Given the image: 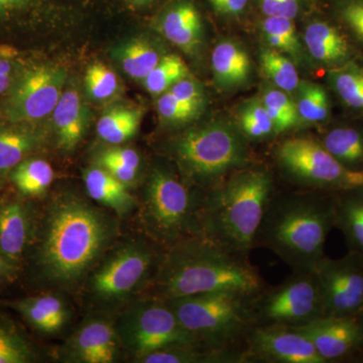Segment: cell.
<instances>
[{"label": "cell", "instance_id": "74e56055", "mask_svg": "<svg viewBox=\"0 0 363 363\" xmlns=\"http://www.w3.org/2000/svg\"><path fill=\"white\" fill-rule=\"evenodd\" d=\"M86 89L95 100L109 99L118 88L116 74L104 64L95 62L88 67L85 75Z\"/></svg>", "mask_w": 363, "mask_h": 363}, {"label": "cell", "instance_id": "5b68a950", "mask_svg": "<svg viewBox=\"0 0 363 363\" xmlns=\"http://www.w3.org/2000/svg\"><path fill=\"white\" fill-rule=\"evenodd\" d=\"M204 191L192 186L171 169L156 167L150 172L138 217L145 236L164 250L182 241L204 238L201 221Z\"/></svg>", "mask_w": 363, "mask_h": 363}, {"label": "cell", "instance_id": "b9f144b4", "mask_svg": "<svg viewBox=\"0 0 363 363\" xmlns=\"http://www.w3.org/2000/svg\"><path fill=\"white\" fill-rule=\"evenodd\" d=\"M16 55L9 47H0V95L14 85L16 80Z\"/></svg>", "mask_w": 363, "mask_h": 363}, {"label": "cell", "instance_id": "1f68e13d", "mask_svg": "<svg viewBox=\"0 0 363 363\" xmlns=\"http://www.w3.org/2000/svg\"><path fill=\"white\" fill-rule=\"evenodd\" d=\"M262 32L272 49L300 58L302 45L298 42L293 20L285 16H267L262 21Z\"/></svg>", "mask_w": 363, "mask_h": 363}, {"label": "cell", "instance_id": "7bdbcfd3", "mask_svg": "<svg viewBox=\"0 0 363 363\" xmlns=\"http://www.w3.org/2000/svg\"><path fill=\"white\" fill-rule=\"evenodd\" d=\"M340 13L344 23L363 40V0H348L341 7Z\"/></svg>", "mask_w": 363, "mask_h": 363}, {"label": "cell", "instance_id": "f1b7e54d", "mask_svg": "<svg viewBox=\"0 0 363 363\" xmlns=\"http://www.w3.org/2000/svg\"><path fill=\"white\" fill-rule=\"evenodd\" d=\"M118 58L123 71L135 80L143 81L162 59L159 51L147 40L135 39L119 49Z\"/></svg>", "mask_w": 363, "mask_h": 363}, {"label": "cell", "instance_id": "f35d334b", "mask_svg": "<svg viewBox=\"0 0 363 363\" xmlns=\"http://www.w3.org/2000/svg\"><path fill=\"white\" fill-rule=\"evenodd\" d=\"M157 109L164 121L171 123H187L198 116L199 111L184 104L169 91L162 93L157 101Z\"/></svg>", "mask_w": 363, "mask_h": 363}, {"label": "cell", "instance_id": "d590c367", "mask_svg": "<svg viewBox=\"0 0 363 363\" xmlns=\"http://www.w3.org/2000/svg\"><path fill=\"white\" fill-rule=\"evenodd\" d=\"M297 111L300 119L307 123H320L329 114L328 96L323 88L312 82H300L297 88Z\"/></svg>", "mask_w": 363, "mask_h": 363}, {"label": "cell", "instance_id": "8992f818", "mask_svg": "<svg viewBox=\"0 0 363 363\" xmlns=\"http://www.w3.org/2000/svg\"><path fill=\"white\" fill-rule=\"evenodd\" d=\"M164 253L147 238L114 243L86 278V300L100 311L123 309L149 286Z\"/></svg>", "mask_w": 363, "mask_h": 363}, {"label": "cell", "instance_id": "7402d4cb", "mask_svg": "<svg viewBox=\"0 0 363 363\" xmlns=\"http://www.w3.org/2000/svg\"><path fill=\"white\" fill-rule=\"evenodd\" d=\"M335 228L342 233L348 250L363 257V186L335 192Z\"/></svg>", "mask_w": 363, "mask_h": 363}, {"label": "cell", "instance_id": "f546056e", "mask_svg": "<svg viewBox=\"0 0 363 363\" xmlns=\"http://www.w3.org/2000/svg\"><path fill=\"white\" fill-rule=\"evenodd\" d=\"M332 87L345 105L363 111V68L353 63H344L329 73Z\"/></svg>", "mask_w": 363, "mask_h": 363}, {"label": "cell", "instance_id": "4fadbf2b", "mask_svg": "<svg viewBox=\"0 0 363 363\" xmlns=\"http://www.w3.org/2000/svg\"><path fill=\"white\" fill-rule=\"evenodd\" d=\"M66 72L56 67H38L13 85L7 116L13 123H33L52 113L63 94Z\"/></svg>", "mask_w": 363, "mask_h": 363}, {"label": "cell", "instance_id": "2e32d148", "mask_svg": "<svg viewBox=\"0 0 363 363\" xmlns=\"http://www.w3.org/2000/svg\"><path fill=\"white\" fill-rule=\"evenodd\" d=\"M295 329L311 340L325 363L363 362L359 317L324 316Z\"/></svg>", "mask_w": 363, "mask_h": 363}, {"label": "cell", "instance_id": "83f0119b", "mask_svg": "<svg viewBox=\"0 0 363 363\" xmlns=\"http://www.w3.org/2000/svg\"><path fill=\"white\" fill-rule=\"evenodd\" d=\"M143 114V111L138 108L111 109L98 121V135L104 142L112 145L128 142L138 133Z\"/></svg>", "mask_w": 363, "mask_h": 363}, {"label": "cell", "instance_id": "60d3db41", "mask_svg": "<svg viewBox=\"0 0 363 363\" xmlns=\"http://www.w3.org/2000/svg\"><path fill=\"white\" fill-rule=\"evenodd\" d=\"M104 162H116L124 164L130 168L138 169L140 168V157L136 150L130 147H111L100 152L97 157V164Z\"/></svg>", "mask_w": 363, "mask_h": 363}, {"label": "cell", "instance_id": "836d02e7", "mask_svg": "<svg viewBox=\"0 0 363 363\" xmlns=\"http://www.w3.org/2000/svg\"><path fill=\"white\" fill-rule=\"evenodd\" d=\"M190 76L185 62L178 55L162 57L154 70L143 80L145 89L152 95H162L183 78Z\"/></svg>", "mask_w": 363, "mask_h": 363}, {"label": "cell", "instance_id": "52a82bcc", "mask_svg": "<svg viewBox=\"0 0 363 363\" xmlns=\"http://www.w3.org/2000/svg\"><path fill=\"white\" fill-rule=\"evenodd\" d=\"M171 152L184 180L202 191L214 188L252 162L242 135L222 123L185 131L173 140Z\"/></svg>", "mask_w": 363, "mask_h": 363}, {"label": "cell", "instance_id": "8fae6325", "mask_svg": "<svg viewBox=\"0 0 363 363\" xmlns=\"http://www.w3.org/2000/svg\"><path fill=\"white\" fill-rule=\"evenodd\" d=\"M279 169L298 185L318 191L347 188L348 171L320 140L306 136L288 138L274 150Z\"/></svg>", "mask_w": 363, "mask_h": 363}, {"label": "cell", "instance_id": "603a6c76", "mask_svg": "<svg viewBox=\"0 0 363 363\" xmlns=\"http://www.w3.org/2000/svg\"><path fill=\"white\" fill-rule=\"evenodd\" d=\"M304 42L313 58L327 65H341L350 55L345 37L325 21L310 23L305 30Z\"/></svg>", "mask_w": 363, "mask_h": 363}, {"label": "cell", "instance_id": "ba28073f", "mask_svg": "<svg viewBox=\"0 0 363 363\" xmlns=\"http://www.w3.org/2000/svg\"><path fill=\"white\" fill-rule=\"evenodd\" d=\"M253 296L225 291L164 302L205 350L245 351L255 327Z\"/></svg>", "mask_w": 363, "mask_h": 363}, {"label": "cell", "instance_id": "e0dca14e", "mask_svg": "<svg viewBox=\"0 0 363 363\" xmlns=\"http://www.w3.org/2000/svg\"><path fill=\"white\" fill-rule=\"evenodd\" d=\"M121 346L114 322L93 317L86 320L69 339L66 353L74 362L112 363Z\"/></svg>", "mask_w": 363, "mask_h": 363}, {"label": "cell", "instance_id": "c3c4849f", "mask_svg": "<svg viewBox=\"0 0 363 363\" xmlns=\"http://www.w3.org/2000/svg\"><path fill=\"white\" fill-rule=\"evenodd\" d=\"M131 2L136 4V6H143V4H149L152 0H130Z\"/></svg>", "mask_w": 363, "mask_h": 363}, {"label": "cell", "instance_id": "d4e9b609", "mask_svg": "<svg viewBox=\"0 0 363 363\" xmlns=\"http://www.w3.org/2000/svg\"><path fill=\"white\" fill-rule=\"evenodd\" d=\"M54 169L49 162L26 157L9 173L14 191L28 199L44 196L54 181Z\"/></svg>", "mask_w": 363, "mask_h": 363}, {"label": "cell", "instance_id": "7dc6e473", "mask_svg": "<svg viewBox=\"0 0 363 363\" xmlns=\"http://www.w3.org/2000/svg\"><path fill=\"white\" fill-rule=\"evenodd\" d=\"M353 186H363V171H348L347 187H353Z\"/></svg>", "mask_w": 363, "mask_h": 363}, {"label": "cell", "instance_id": "d6a6232c", "mask_svg": "<svg viewBox=\"0 0 363 363\" xmlns=\"http://www.w3.org/2000/svg\"><path fill=\"white\" fill-rule=\"evenodd\" d=\"M35 359L30 341L14 324L0 318V363H30Z\"/></svg>", "mask_w": 363, "mask_h": 363}, {"label": "cell", "instance_id": "f6af8a7d", "mask_svg": "<svg viewBox=\"0 0 363 363\" xmlns=\"http://www.w3.org/2000/svg\"><path fill=\"white\" fill-rule=\"evenodd\" d=\"M217 13L236 16L245 11L247 0H210Z\"/></svg>", "mask_w": 363, "mask_h": 363}, {"label": "cell", "instance_id": "5bb4252c", "mask_svg": "<svg viewBox=\"0 0 363 363\" xmlns=\"http://www.w3.org/2000/svg\"><path fill=\"white\" fill-rule=\"evenodd\" d=\"M245 353L247 363H325L311 340L290 327H253Z\"/></svg>", "mask_w": 363, "mask_h": 363}, {"label": "cell", "instance_id": "7a4b0ae2", "mask_svg": "<svg viewBox=\"0 0 363 363\" xmlns=\"http://www.w3.org/2000/svg\"><path fill=\"white\" fill-rule=\"evenodd\" d=\"M267 286L250 259L196 238L164 250L143 297L169 301L225 291L257 295Z\"/></svg>", "mask_w": 363, "mask_h": 363}, {"label": "cell", "instance_id": "4316f807", "mask_svg": "<svg viewBox=\"0 0 363 363\" xmlns=\"http://www.w3.org/2000/svg\"><path fill=\"white\" fill-rule=\"evenodd\" d=\"M42 143L40 136L18 128H0V180L28 157Z\"/></svg>", "mask_w": 363, "mask_h": 363}, {"label": "cell", "instance_id": "ee69618b", "mask_svg": "<svg viewBox=\"0 0 363 363\" xmlns=\"http://www.w3.org/2000/svg\"><path fill=\"white\" fill-rule=\"evenodd\" d=\"M267 16H285L294 20L298 11V0H260Z\"/></svg>", "mask_w": 363, "mask_h": 363}, {"label": "cell", "instance_id": "bcb514c9", "mask_svg": "<svg viewBox=\"0 0 363 363\" xmlns=\"http://www.w3.org/2000/svg\"><path fill=\"white\" fill-rule=\"evenodd\" d=\"M18 272L0 255V286H6L18 278Z\"/></svg>", "mask_w": 363, "mask_h": 363}, {"label": "cell", "instance_id": "4dcf8cb0", "mask_svg": "<svg viewBox=\"0 0 363 363\" xmlns=\"http://www.w3.org/2000/svg\"><path fill=\"white\" fill-rule=\"evenodd\" d=\"M260 64L264 75L279 89L294 92L300 85V78L295 65L284 52L274 49L264 50L260 54Z\"/></svg>", "mask_w": 363, "mask_h": 363}, {"label": "cell", "instance_id": "ffe728a7", "mask_svg": "<svg viewBox=\"0 0 363 363\" xmlns=\"http://www.w3.org/2000/svg\"><path fill=\"white\" fill-rule=\"evenodd\" d=\"M52 121L60 149L72 152L84 138L88 114L82 98L75 89L63 92L52 111Z\"/></svg>", "mask_w": 363, "mask_h": 363}, {"label": "cell", "instance_id": "681fc988", "mask_svg": "<svg viewBox=\"0 0 363 363\" xmlns=\"http://www.w3.org/2000/svg\"><path fill=\"white\" fill-rule=\"evenodd\" d=\"M359 318H360V319H362V323H363V311H362V314H360Z\"/></svg>", "mask_w": 363, "mask_h": 363}, {"label": "cell", "instance_id": "d6986e66", "mask_svg": "<svg viewBox=\"0 0 363 363\" xmlns=\"http://www.w3.org/2000/svg\"><path fill=\"white\" fill-rule=\"evenodd\" d=\"M83 178L86 192L91 199L117 216H125L138 207V201L130 194L128 186L101 167L86 169Z\"/></svg>", "mask_w": 363, "mask_h": 363}, {"label": "cell", "instance_id": "6da1fadb", "mask_svg": "<svg viewBox=\"0 0 363 363\" xmlns=\"http://www.w3.org/2000/svg\"><path fill=\"white\" fill-rule=\"evenodd\" d=\"M118 233V220L104 208L74 193L60 194L39 211L26 264L40 286L74 291L82 286Z\"/></svg>", "mask_w": 363, "mask_h": 363}, {"label": "cell", "instance_id": "30bf717a", "mask_svg": "<svg viewBox=\"0 0 363 363\" xmlns=\"http://www.w3.org/2000/svg\"><path fill=\"white\" fill-rule=\"evenodd\" d=\"M252 316L255 326L290 328L326 316L314 271L293 272L283 283L267 286L253 296Z\"/></svg>", "mask_w": 363, "mask_h": 363}, {"label": "cell", "instance_id": "e575fe53", "mask_svg": "<svg viewBox=\"0 0 363 363\" xmlns=\"http://www.w3.org/2000/svg\"><path fill=\"white\" fill-rule=\"evenodd\" d=\"M262 104L274 123L276 133H285L298 123L297 106L285 91L279 88H269L262 97Z\"/></svg>", "mask_w": 363, "mask_h": 363}, {"label": "cell", "instance_id": "7c38bea8", "mask_svg": "<svg viewBox=\"0 0 363 363\" xmlns=\"http://www.w3.org/2000/svg\"><path fill=\"white\" fill-rule=\"evenodd\" d=\"M326 316L359 317L363 311V257L348 250L339 259L324 255L314 269Z\"/></svg>", "mask_w": 363, "mask_h": 363}, {"label": "cell", "instance_id": "9c48e42d", "mask_svg": "<svg viewBox=\"0 0 363 363\" xmlns=\"http://www.w3.org/2000/svg\"><path fill=\"white\" fill-rule=\"evenodd\" d=\"M114 326L119 342L135 362L150 353L169 348L202 347L171 307L157 298L143 297L125 306Z\"/></svg>", "mask_w": 363, "mask_h": 363}, {"label": "cell", "instance_id": "3957f363", "mask_svg": "<svg viewBox=\"0 0 363 363\" xmlns=\"http://www.w3.org/2000/svg\"><path fill=\"white\" fill-rule=\"evenodd\" d=\"M335 192L310 190L274 194L260 224L255 247H264L292 269L312 272L335 228Z\"/></svg>", "mask_w": 363, "mask_h": 363}, {"label": "cell", "instance_id": "277c9868", "mask_svg": "<svg viewBox=\"0 0 363 363\" xmlns=\"http://www.w3.org/2000/svg\"><path fill=\"white\" fill-rule=\"evenodd\" d=\"M276 194L267 169L248 166L204 191L201 221L204 238L224 250L250 259L255 238Z\"/></svg>", "mask_w": 363, "mask_h": 363}, {"label": "cell", "instance_id": "44dd1931", "mask_svg": "<svg viewBox=\"0 0 363 363\" xmlns=\"http://www.w3.org/2000/svg\"><path fill=\"white\" fill-rule=\"evenodd\" d=\"M161 32L172 44L191 54L201 43V16L192 4L182 2L164 14Z\"/></svg>", "mask_w": 363, "mask_h": 363}, {"label": "cell", "instance_id": "8d00e7d4", "mask_svg": "<svg viewBox=\"0 0 363 363\" xmlns=\"http://www.w3.org/2000/svg\"><path fill=\"white\" fill-rule=\"evenodd\" d=\"M242 135L250 140H264L276 133L274 123L262 100H252L243 105L238 113Z\"/></svg>", "mask_w": 363, "mask_h": 363}, {"label": "cell", "instance_id": "ab89813d", "mask_svg": "<svg viewBox=\"0 0 363 363\" xmlns=\"http://www.w3.org/2000/svg\"><path fill=\"white\" fill-rule=\"evenodd\" d=\"M176 98L184 104L194 107L197 111H201L204 96L199 83L196 82L192 78L186 77L178 81L176 84L172 86L168 90Z\"/></svg>", "mask_w": 363, "mask_h": 363}, {"label": "cell", "instance_id": "cb8c5ba5", "mask_svg": "<svg viewBox=\"0 0 363 363\" xmlns=\"http://www.w3.org/2000/svg\"><path fill=\"white\" fill-rule=\"evenodd\" d=\"M212 69L217 84L235 87L247 80L252 64L247 52L240 45L224 40L217 45L212 52Z\"/></svg>", "mask_w": 363, "mask_h": 363}, {"label": "cell", "instance_id": "9a60e30c", "mask_svg": "<svg viewBox=\"0 0 363 363\" xmlns=\"http://www.w3.org/2000/svg\"><path fill=\"white\" fill-rule=\"evenodd\" d=\"M39 210L18 193L0 194V255L18 272L35 238Z\"/></svg>", "mask_w": 363, "mask_h": 363}, {"label": "cell", "instance_id": "ac0fdd59", "mask_svg": "<svg viewBox=\"0 0 363 363\" xmlns=\"http://www.w3.org/2000/svg\"><path fill=\"white\" fill-rule=\"evenodd\" d=\"M4 304L18 313L35 330L47 335L58 334L70 320L69 306L58 294L6 301Z\"/></svg>", "mask_w": 363, "mask_h": 363}, {"label": "cell", "instance_id": "484cf974", "mask_svg": "<svg viewBox=\"0 0 363 363\" xmlns=\"http://www.w3.org/2000/svg\"><path fill=\"white\" fill-rule=\"evenodd\" d=\"M320 142L347 171H363L362 131L338 126L327 131Z\"/></svg>", "mask_w": 363, "mask_h": 363}]
</instances>
